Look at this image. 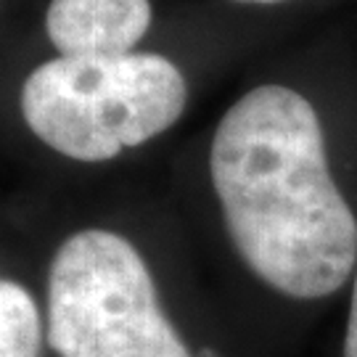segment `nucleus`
I'll list each match as a JSON object with an SVG mask.
<instances>
[{"instance_id":"obj_4","label":"nucleus","mask_w":357,"mask_h":357,"mask_svg":"<svg viewBox=\"0 0 357 357\" xmlns=\"http://www.w3.org/2000/svg\"><path fill=\"white\" fill-rule=\"evenodd\" d=\"M48 38L59 56H125L151 26L149 0H51Z\"/></svg>"},{"instance_id":"obj_5","label":"nucleus","mask_w":357,"mask_h":357,"mask_svg":"<svg viewBox=\"0 0 357 357\" xmlns=\"http://www.w3.org/2000/svg\"><path fill=\"white\" fill-rule=\"evenodd\" d=\"M43 323L24 286L0 278V357H40Z\"/></svg>"},{"instance_id":"obj_1","label":"nucleus","mask_w":357,"mask_h":357,"mask_svg":"<svg viewBox=\"0 0 357 357\" xmlns=\"http://www.w3.org/2000/svg\"><path fill=\"white\" fill-rule=\"evenodd\" d=\"M209 172L230 241L259 281L294 299L344 286L357 259V220L302 93L270 82L241 96L217 125Z\"/></svg>"},{"instance_id":"obj_6","label":"nucleus","mask_w":357,"mask_h":357,"mask_svg":"<svg viewBox=\"0 0 357 357\" xmlns=\"http://www.w3.org/2000/svg\"><path fill=\"white\" fill-rule=\"evenodd\" d=\"M344 357H357V275L349 302V318H347V339H344Z\"/></svg>"},{"instance_id":"obj_3","label":"nucleus","mask_w":357,"mask_h":357,"mask_svg":"<svg viewBox=\"0 0 357 357\" xmlns=\"http://www.w3.org/2000/svg\"><path fill=\"white\" fill-rule=\"evenodd\" d=\"M48 344L59 357H191L141 252L101 228L69 236L53 255Z\"/></svg>"},{"instance_id":"obj_7","label":"nucleus","mask_w":357,"mask_h":357,"mask_svg":"<svg viewBox=\"0 0 357 357\" xmlns=\"http://www.w3.org/2000/svg\"><path fill=\"white\" fill-rule=\"evenodd\" d=\"M238 3H281V0H238Z\"/></svg>"},{"instance_id":"obj_2","label":"nucleus","mask_w":357,"mask_h":357,"mask_svg":"<svg viewBox=\"0 0 357 357\" xmlns=\"http://www.w3.org/2000/svg\"><path fill=\"white\" fill-rule=\"evenodd\" d=\"M185 101V77L159 53L59 56L26 77L19 96L29 130L77 162H106L162 135Z\"/></svg>"}]
</instances>
